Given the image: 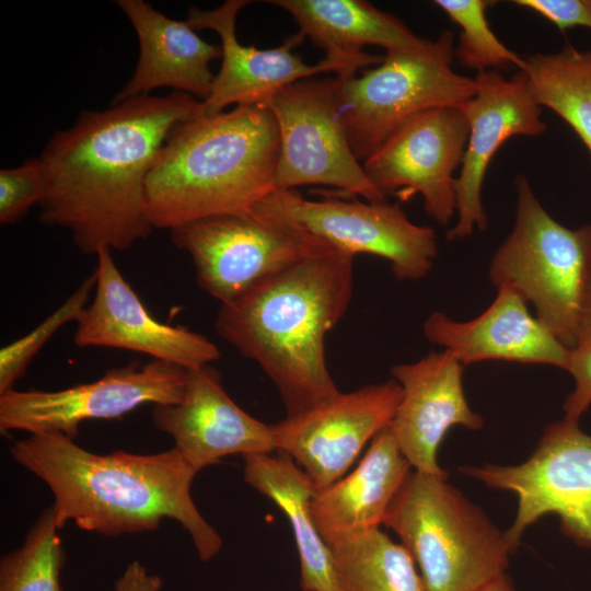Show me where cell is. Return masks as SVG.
<instances>
[{
    "mask_svg": "<svg viewBox=\"0 0 591 591\" xmlns=\"http://www.w3.org/2000/svg\"><path fill=\"white\" fill-rule=\"evenodd\" d=\"M151 417L153 426L173 438L174 448L197 472L229 455L276 450L273 425L239 407L209 364L186 370L181 402L154 405Z\"/></svg>",
    "mask_w": 591,
    "mask_h": 591,
    "instance_id": "e0dca14e",
    "label": "cell"
},
{
    "mask_svg": "<svg viewBox=\"0 0 591 591\" xmlns=\"http://www.w3.org/2000/svg\"><path fill=\"white\" fill-rule=\"evenodd\" d=\"M414 558L426 591H483L506 575V534L441 478L412 471L384 517Z\"/></svg>",
    "mask_w": 591,
    "mask_h": 591,
    "instance_id": "5b68a950",
    "label": "cell"
},
{
    "mask_svg": "<svg viewBox=\"0 0 591 591\" xmlns=\"http://www.w3.org/2000/svg\"><path fill=\"white\" fill-rule=\"evenodd\" d=\"M185 382L186 369L153 359L132 361L65 390H10L0 394V431L60 432L74 439L82 421L119 418L144 404L179 403Z\"/></svg>",
    "mask_w": 591,
    "mask_h": 591,
    "instance_id": "7c38bea8",
    "label": "cell"
},
{
    "mask_svg": "<svg viewBox=\"0 0 591 591\" xmlns=\"http://www.w3.org/2000/svg\"><path fill=\"white\" fill-rule=\"evenodd\" d=\"M162 579L151 575L138 560H132L115 581V591H160Z\"/></svg>",
    "mask_w": 591,
    "mask_h": 591,
    "instance_id": "d6a6232c",
    "label": "cell"
},
{
    "mask_svg": "<svg viewBox=\"0 0 591 591\" xmlns=\"http://www.w3.org/2000/svg\"><path fill=\"white\" fill-rule=\"evenodd\" d=\"M339 90L337 76L311 77L287 84L264 103L279 131L275 189L317 184L335 187L343 198L385 201L349 144Z\"/></svg>",
    "mask_w": 591,
    "mask_h": 591,
    "instance_id": "ba28073f",
    "label": "cell"
},
{
    "mask_svg": "<svg viewBox=\"0 0 591 591\" xmlns=\"http://www.w3.org/2000/svg\"><path fill=\"white\" fill-rule=\"evenodd\" d=\"M243 479L274 501L288 518L300 558L303 591H337L332 553L321 536L313 515L317 491L310 476L287 454L243 456Z\"/></svg>",
    "mask_w": 591,
    "mask_h": 591,
    "instance_id": "cb8c5ba5",
    "label": "cell"
},
{
    "mask_svg": "<svg viewBox=\"0 0 591 591\" xmlns=\"http://www.w3.org/2000/svg\"><path fill=\"white\" fill-rule=\"evenodd\" d=\"M514 183V225L491 258L489 279L496 288L518 291L534 305L536 318L573 349L591 268V223L564 227L545 210L525 176Z\"/></svg>",
    "mask_w": 591,
    "mask_h": 591,
    "instance_id": "8992f818",
    "label": "cell"
},
{
    "mask_svg": "<svg viewBox=\"0 0 591 591\" xmlns=\"http://www.w3.org/2000/svg\"><path fill=\"white\" fill-rule=\"evenodd\" d=\"M45 194V175L38 158L0 171V223L15 224Z\"/></svg>",
    "mask_w": 591,
    "mask_h": 591,
    "instance_id": "f546056e",
    "label": "cell"
},
{
    "mask_svg": "<svg viewBox=\"0 0 591 591\" xmlns=\"http://www.w3.org/2000/svg\"><path fill=\"white\" fill-rule=\"evenodd\" d=\"M588 344H591V268L589 271L582 301L577 346Z\"/></svg>",
    "mask_w": 591,
    "mask_h": 591,
    "instance_id": "836d02e7",
    "label": "cell"
},
{
    "mask_svg": "<svg viewBox=\"0 0 591 591\" xmlns=\"http://www.w3.org/2000/svg\"><path fill=\"white\" fill-rule=\"evenodd\" d=\"M526 303L514 289L499 287L495 300L477 317L456 322L433 312L424 323V333L463 366L505 360L567 370L570 349L530 313Z\"/></svg>",
    "mask_w": 591,
    "mask_h": 591,
    "instance_id": "ffe728a7",
    "label": "cell"
},
{
    "mask_svg": "<svg viewBox=\"0 0 591 591\" xmlns=\"http://www.w3.org/2000/svg\"><path fill=\"white\" fill-rule=\"evenodd\" d=\"M287 11L304 37L322 49L325 59L338 65L348 79L384 56L364 53L366 46L386 51L418 50L430 40L416 35L401 20L364 0H269Z\"/></svg>",
    "mask_w": 591,
    "mask_h": 591,
    "instance_id": "7402d4cb",
    "label": "cell"
},
{
    "mask_svg": "<svg viewBox=\"0 0 591 591\" xmlns=\"http://www.w3.org/2000/svg\"><path fill=\"white\" fill-rule=\"evenodd\" d=\"M474 79L476 93L460 105L470 131L456 177L457 220L447 233L450 241L487 228L483 183L493 157L505 141L515 136L538 137L547 129L523 71L518 70L509 79L499 71H482Z\"/></svg>",
    "mask_w": 591,
    "mask_h": 591,
    "instance_id": "9a60e30c",
    "label": "cell"
},
{
    "mask_svg": "<svg viewBox=\"0 0 591 591\" xmlns=\"http://www.w3.org/2000/svg\"><path fill=\"white\" fill-rule=\"evenodd\" d=\"M337 591H426L408 551L373 528L329 542Z\"/></svg>",
    "mask_w": 591,
    "mask_h": 591,
    "instance_id": "d4e9b609",
    "label": "cell"
},
{
    "mask_svg": "<svg viewBox=\"0 0 591 591\" xmlns=\"http://www.w3.org/2000/svg\"><path fill=\"white\" fill-rule=\"evenodd\" d=\"M170 232L173 243L190 255L198 287L221 304L329 245L253 209L202 218Z\"/></svg>",
    "mask_w": 591,
    "mask_h": 591,
    "instance_id": "9c48e42d",
    "label": "cell"
},
{
    "mask_svg": "<svg viewBox=\"0 0 591 591\" xmlns=\"http://www.w3.org/2000/svg\"><path fill=\"white\" fill-rule=\"evenodd\" d=\"M462 474L518 497L514 521L505 533L512 552L524 531L554 513L563 532L591 548V436L564 418L547 426L531 456L519 465L463 466Z\"/></svg>",
    "mask_w": 591,
    "mask_h": 591,
    "instance_id": "30bf717a",
    "label": "cell"
},
{
    "mask_svg": "<svg viewBox=\"0 0 591 591\" xmlns=\"http://www.w3.org/2000/svg\"><path fill=\"white\" fill-rule=\"evenodd\" d=\"M53 507L30 528L24 543L0 560V591H62L65 553Z\"/></svg>",
    "mask_w": 591,
    "mask_h": 591,
    "instance_id": "4316f807",
    "label": "cell"
},
{
    "mask_svg": "<svg viewBox=\"0 0 591 591\" xmlns=\"http://www.w3.org/2000/svg\"><path fill=\"white\" fill-rule=\"evenodd\" d=\"M586 2H587L588 7H589L590 10H591V0H586Z\"/></svg>",
    "mask_w": 591,
    "mask_h": 591,
    "instance_id": "d590c367",
    "label": "cell"
},
{
    "mask_svg": "<svg viewBox=\"0 0 591 591\" xmlns=\"http://www.w3.org/2000/svg\"><path fill=\"white\" fill-rule=\"evenodd\" d=\"M396 380L369 384L273 425L276 450L322 490L341 478L366 444L390 427L402 399Z\"/></svg>",
    "mask_w": 591,
    "mask_h": 591,
    "instance_id": "5bb4252c",
    "label": "cell"
},
{
    "mask_svg": "<svg viewBox=\"0 0 591 591\" xmlns=\"http://www.w3.org/2000/svg\"><path fill=\"white\" fill-rule=\"evenodd\" d=\"M201 111V101L178 91L82 111L38 157L45 175L39 221L68 229L84 254L127 251L146 239L153 230L144 202L150 170L171 131Z\"/></svg>",
    "mask_w": 591,
    "mask_h": 591,
    "instance_id": "6da1fadb",
    "label": "cell"
},
{
    "mask_svg": "<svg viewBox=\"0 0 591 591\" xmlns=\"http://www.w3.org/2000/svg\"><path fill=\"white\" fill-rule=\"evenodd\" d=\"M463 368L445 349L392 368L403 395L390 429L414 471L448 478L437 459L447 432L454 426L471 430L484 426L466 401Z\"/></svg>",
    "mask_w": 591,
    "mask_h": 591,
    "instance_id": "ac0fdd59",
    "label": "cell"
},
{
    "mask_svg": "<svg viewBox=\"0 0 591 591\" xmlns=\"http://www.w3.org/2000/svg\"><path fill=\"white\" fill-rule=\"evenodd\" d=\"M10 453L51 490L59 529L72 521L82 530L117 536L154 531L163 519H173L188 532L201 561L222 547L190 495L198 472L174 447L155 454H97L60 432H42L16 441Z\"/></svg>",
    "mask_w": 591,
    "mask_h": 591,
    "instance_id": "7a4b0ae2",
    "label": "cell"
},
{
    "mask_svg": "<svg viewBox=\"0 0 591 591\" xmlns=\"http://www.w3.org/2000/svg\"><path fill=\"white\" fill-rule=\"evenodd\" d=\"M248 0H227L213 10L190 7L187 24L197 30H212L221 40L222 63L215 76L209 96L202 102L201 115H216L230 105L264 104L275 92L294 81L334 72L338 65L323 59L309 65L293 51L304 40L301 32L286 38L274 48L259 49L240 44L235 21Z\"/></svg>",
    "mask_w": 591,
    "mask_h": 591,
    "instance_id": "d6986e66",
    "label": "cell"
},
{
    "mask_svg": "<svg viewBox=\"0 0 591 591\" xmlns=\"http://www.w3.org/2000/svg\"><path fill=\"white\" fill-rule=\"evenodd\" d=\"M483 591H517V590L506 573L505 576L498 578L488 587H486Z\"/></svg>",
    "mask_w": 591,
    "mask_h": 591,
    "instance_id": "e575fe53",
    "label": "cell"
},
{
    "mask_svg": "<svg viewBox=\"0 0 591 591\" xmlns=\"http://www.w3.org/2000/svg\"><path fill=\"white\" fill-rule=\"evenodd\" d=\"M96 285V271L81 285L53 313L25 336L0 350V394L13 390L25 373L31 360L42 347L66 324L77 322L89 304Z\"/></svg>",
    "mask_w": 591,
    "mask_h": 591,
    "instance_id": "f1b7e54d",
    "label": "cell"
},
{
    "mask_svg": "<svg viewBox=\"0 0 591 591\" xmlns=\"http://www.w3.org/2000/svg\"><path fill=\"white\" fill-rule=\"evenodd\" d=\"M454 50V34L443 31L421 49L386 51L374 68L339 78L341 120L360 162L414 115L476 93L475 79L453 70Z\"/></svg>",
    "mask_w": 591,
    "mask_h": 591,
    "instance_id": "52a82bcc",
    "label": "cell"
},
{
    "mask_svg": "<svg viewBox=\"0 0 591 591\" xmlns=\"http://www.w3.org/2000/svg\"><path fill=\"white\" fill-rule=\"evenodd\" d=\"M513 3L536 12L561 32L577 26L591 30V10L586 0H515Z\"/></svg>",
    "mask_w": 591,
    "mask_h": 591,
    "instance_id": "1f68e13d",
    "label": "cell"
},
{
    "mask_svg": "<svg viewBox=\"0 0 591 591\" xmlns=\"http://www.w3.org/2000/svg\"><path fill=\"white\" fill-rule=\"evenodd\" d=\"M96 257L94 294L77 321L78 347L137 351L186 370L220 358L217 345L204 335L154 318L123 277L109 248H101Z\"/></svg>",
    "mask_w": 591,
    "mask_h": 591,
    "instance_id": "2e32d148",
    "label": "cell"
},
{
    "mask_svg": "<svg viewBox=\"0 0 591 591\" xmlns=\"http://www.w3.org/2000/svg\"><path fill=\"white\" fill-rule=\"evenodd\" d=\"M252 209L352 255L380 256L390 262L398 280L426 277L438 253L434 230L413 223L398 204L345 200L328 193L313 200L297 189H275Z\"/></svg>",
    "mask_w": 591,
    "mask_h": 591,
    "instance_id": "8fae6325",
    "label": "cell"
},
{
    "mask_svg": "<svg viewBox=\"0 0 591 591\" xmlns=\"http://www.w3.org/2000/svg\"><path fill=\"white\" fill-rule=\"evenodd\" d=\"M519 70L538 105L565 120L591 157V48L566 45L557 53L523 56Z\"/></svg>",
    "mask_w": 591,
    "mask_h": 591,
    "instance_id": "484cf974",
    "label": "cell"
},
{
    "mask_svg": "<svg viewBox=\"0 0 591 591\" xmlns=\"http://www.w3.org/2000/svg\"><path fill=\"white\" fill-rule=\"evenodd\" d=\"M433 3L460 27L454 55L463 67L477 72L512 66L521 69L523 56L503 45L489 26L486 12L495 1L436 0Z\"/></svg>",
    "mask_w": 591,
    "mask_h": 591,
    "instance_id": "83f0119b",
    "label": "cell"
},
{
    "mask_svg": "<svg viewBox=\"0 0 591 591\" xmlns=\"http://www.w3.org/2000/svg\"><path fill=\"white\" fill-rule=\"evenodd\" d=\"M412 472L390 427L378 433L357 466L312 500L315 525L328 544L335 538L379 528Z\"/></svg>",
    "mask_w": 591,
    "mask_h": 591,
    "instance_id": "603a6c76",
    "label": "cell"
},
{
    "mask_svg": "<svg viewBox=\"0 0 591 591\" xmlns=\"http://www.w3.org/2000/svg\"><path fill=\"white\" fill-rule=\"evenodd\" d=\"M116 3L135 28L140 54L132 77L112 105L150 95L158 88H172L204 102L215 79L210 62L221 58V46L207 43L186 21L165 16L144 0Z\"/></svg>",
    "mask_w": 591,
    "mask_h": 591,
    "instance_id": "44dd1931",
    "label": "cell"
},
{
    "mask_svg": "<svg viewBox=\"0 0 591 591\" xmlns=\"http://www.w3.org/2000/svg\"><path fill=\"white\" fill-rule=\"evenodd\" d=\"M567 371L575 379V389L564 403L565 418L579 421L591 405V344L570 349Z\"/></svg>",
    "mask_w": 591,
    "mask_h": 591,
    "instance_id": "4dcf8cb0",
    "label": "cell"
},
{
    "mask_svg": "<svg viewBox=\"0 0 591 591\" xmlns=\"http://www.w3.org/2000/svg\"><path fill=\"white\" fill-rule=\"evenodd\" d=\"M279 131L264 104L239 105L177 125L146 182L152 229L246 211L275 190Z\"/></svg>",
    "mask_w": 591,
    "mask_h": 591,
    "instance_id": "277c9868",
    "label": "cell"
},
{
    "mask_svg": "<svg viewBox=\"0 0 591 591\" xmlns=\"http://www.w3.org/2000/svg\"><path fill=\"white\" fill-rule=\"evenodd\" d=\"M354 257L329 244L219 309L218 335L262 368L287 416L340 393L327 368L325 337L348 310Z\"/></svg>",
    "mask_w": 591,
    "mask_h": 591,
    "instance_id": "3957f363",
    "label": "cell"
},
{
    "mask_svg": "<svg viewBox=\"0 0 591 591\" xmlns=\"http://www.w3.org/2000/svg\"><path fill=\"white\" fill-rule=\"evenodd\" d=\"M468 131L461 106L426 109L363 160V170L385 198L407 201L419 194L427 215L447 225L456 212L454 172L461 166Z\"/></svg>",
    "mask_w": 591,
    "mask_h": 591,
    "instance_id": "4fadbf2b",
    "label": "cell"
}]
</instances>
